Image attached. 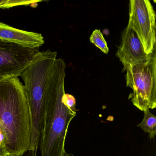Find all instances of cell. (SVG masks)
I'll list each match as a JSON object with an SVG mask.
<instances>
[{
	"label": "cell",
	"instance_id": "1",
	"mask_svg": "<svg viewBox=\"0 0 156 156\" xmlns=\"http://www.w3.org/2000/svg\"><path fill=\"white\" fill-rule=\"evenodd\" d=\"M0 129L8 154L22 156L30 151L31 113L24 85L18 77L0 82Z\"/></svg>",
	"mask_w": 156,
	"mask_h": 156
},
{
	"label": "cell",
	"instance_id": "2",
	"mask_svg": "<svg viewBox=\"0 0 156 156\" xmlns=\"http://www.w3.org/2000/svg\"><path fill=\"white\" fill-rule=\"evenodd\" d=\"M66 65L63 60L57 59L53 77L46 97L42 128L40 141L41 156H62L66 138L76 111L62 101L65 93Z\"/></svg>",
	"mask_w": 156,
	"mask_h": 156
},
{
	"label": "cell",
	"instance_id": "3",
	"mask_svg": "<svg viewBox=\"0 0 156 156\" xmlns=\"http://www.w3.org/2000/svg\"><path fill=\"white\" fill-rule=\"evenodd\" d=\"M57 52L51 50L39 53L22 73L32 118L31 151L36 153L42 128L46 97L56 67Z\"/></svg>",
	"mask_w": 156,
	"mask_h": 156
},
{
	"label": "cell",
	"instance_id": "4",
	"mask_svg": "<svg viewBox=\"0 0 156 156\" xmlns=\"http://www.w3.org/2000/svg\"><path fill=\"white\" fill-rule=\"evenodd\" d=\"M126 86L132 89L128 99L141 111L156 107V51L146 61L124 66Z\"/></svg>",
	"mask_w": 156,
	"mask_h": 156
},
{
	"label": "cell",
	"instance_id": "5",
	"mask_svg": "<svg viewBox=\"0 0 156 156\" xmlns=\"http://www.w3.org/2000/svg\"><path fill=\"white\" fill-rule=\"evenodd\" d=\"M128 25L136 33L146 54L156 48V14L148 0H130Z\"/></svg>",
	"mask_w": 156,
	"mask_h": 156
},
{
	"label": "cell",
	"instance_id": "6",
	"mask_svg": "<svg viewBox=\"0 0 156 156\" xmlns=\"http://www.w3.org/2000/svg\"><path fill=\"white\" fill-rule=\"evenodd\" d=\"M39 48H31L0 39V82L18 77L33 62Z\"/></svg>",
	"mask_w": 156,
	"mask_h": 156
},
{
	"label": "cell",
	"instance_id": "7",
	"mask_svg": "<svg viewBox=\"0 0 156 156\" xmlns=\"http://www.w3.org/2000/svg\"><path fill=\"white\" fill-rule=\"evenodd\" d=\"M116 55L124 66L139 63L147 59L148 55L145 53L138 36L128 25L123 32Z\"/></svg>",
	"mask_w": 156,
	"mask_h": 156
},
{
	"label": "cell",
	"instance_id": "8",
	"mask_svg": "<svg viewBox=\"0 0 156 156\" xmlns=\"http://www.w3.org/2000/svg\"><path fill=\"white\" fill-rule=\"evenodd\" d=\"M0 39L31 48H39L44 42L41 34L19 30L1 22Z\"/></svg>",
	"mask_w": 156,
	"mask_h": 156
},
{
	"label": "cell",
	"instance_id": "9",
	"mask_svg": "<svg viewBox=\"0 0 156 156\" xmlns=\"http://www.w3.org/2000/svg\"><path fill=\"white\" fill-rule=\"evenodd\" d=\"M144 112V117L142 122L137 125L138 127L149 134L150 138L154 139L156 135V117L151 113L149 109Z\"/></svg>",
	"mask_w": 156,
	"mask_h": 156
},
{
	"label": "cell",
	"instance_id": "10",
	"mask_svg": "<svg viewBox=\"0 0 156 156\" xmlns=\"http://www.w3.org/2000/svg\"><path fill=\"white\" fill-rule=\"evenodd\" d=\"M90 41L101 51L106 54L108 53L109 49L107 44L100 30H95L93 31L90 37Z\"/></svg>",
	"mask_w": 156,
	"mask_h": 156
},
{
	"label": "cell",
	"instance_id": "11",
	"mask_svg": "<svg viewBox=\"0 0 156 156\" xmlns=\"http://www.w3.org/2000/svg\"><path fill=\"white\" fill-rule=\"evenodd\" d=\"M35 2L23 1H0V9H9L20 5H28Z\"/></svg>",
	"mask_w": 156,
	"mask_h": 156
},
{
	"label": "cell",
	"instance_id": "12",
	"mask_svg": "<svg viewBox=\"0 0 156 156\" xmlns=\"http://www.w3.org/2000/svg\"><path fill=\"white\" fill-rule=\"evenodd\" d=\"M62 101L66 106L72 110L76 111V101L74 97L70 94H65L63 96Z\"/></svg>",
	"mask_w": 156,
	"mask_h": 156
},
{
	"label": "cell",
	"instance_id": "13",
	"mask_svg": "<svg viewBox=\"0 0 156 156\" xmlns=\"http://www.w3.org/2000/svg\"><path fill=\"white\" fill-rule=\"evenodd\" d=\"M0 147L4 149V137L1 129H0Z\"/></svg>",
	"mask_w": 156,
	"mask_h": 156
},
{
	"label": "cell",
	"instance_id": "14",
	"mask_svg": "<svg viewBox=\"0 0 156 156\" xmlns=\"http://www.w3.org/2000/svg\"><path fill=\"white\" fill-rule=\"evenodd\" d=\"M62 156H74V155L72 153H67L65 152L64 153Z\"/></svg>",
	"mask_w": 156,
	"mask_h": 156
},
{
	"label": "cell",
	"instance_id": "15",
	"mask_svg": "<svg viewBox=\"0 0 156 156\" xmlns=\"http://www.w3.org/2000/svg\"><path fill=\"white\" fill-rule=\"evenodd\" d=\"M7 156H17V155H12V154H8V155H7Z\"/></svg>",
	"mask_w": 156,
	"mask_h": 156
}]
</instances>
